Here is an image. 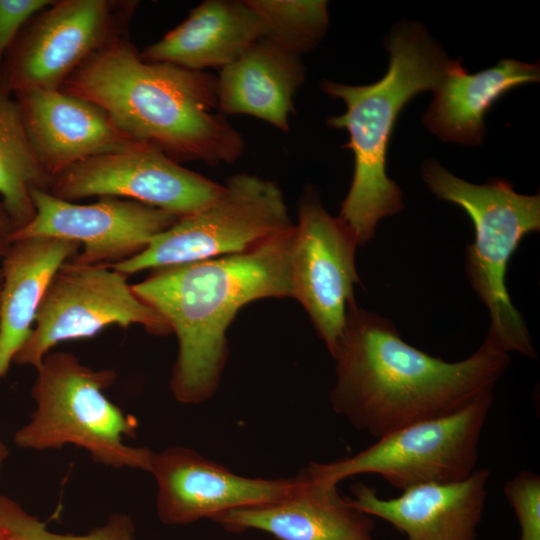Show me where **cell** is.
Listing matches in <instances>:
<instances>
[{
  "instance_id": "obj_19",
  "label": "cell",
  "mask_w": 540,
  "mask_h": 540,
  "mask_svg": "<svg viewBox=\"0 0 540 540\" xmlns=\"http://www.w3.org/2000/svg\"><path fill=\"white\" fill-rule=\"evenodd\" d=\"M304 78L299 55L261 38L220 70L218 112L250 115L288 132L294 95Z\"/></svg>"
},
{
  "instance_id": "obj_16",
  "label": "cell",
  "mask_w": 540,
  "mask_h": 540,
  "mask_svg": "<svg viewBox=\"0 0 540 540\" xmlns=\"http://www.w3.org/2000/svg\"><path fill=\"white\" fill-rule=\"evenodd\" d=\"M489 478L487 469H476L461 481L415 486L392 499L380 498L375 488L359 482L349 500L361 512L393 525L406 540H476Z\"/></svg>"
},
{
  "instance_id": "obj_9",
  "label": "cell",
  "mask_w": 540,
  "mask_h": 540,
  "mask_svg": "<svg viewBox=\"0 0 540 540\" xmlns=\"http://www.w3.org/2000/svg\"><path fill=\"white\" fill-rule=\"evenodd\" d=\"M136 1L57 0L22 29L0 63V81L12 93L60 89L98 50L125 37Z\"/></svg>"
},
{
  "instance_id": "obj_26",
  "label": "cell",
  "mask_w": 540,
  "mask_h": 540,
  "mask_svg": "<svg viewBox=\"0 0 540 540\" xmlns=\"http://www.w3.org/2000/svg\"><path fill=\"white\" fill-rule=\"evenodd\" d=\"M54 0H0V63L25 25Z\"/></svg>"
},
{
  "instance_id": "obj_8",
  "label": "cell",
  "mask_w": 540,
  "mask_h": 540,
  "mask_svg": "<svg viewBox=\"0 0 540 540\" xmlns=\"http://www.w3.org/2000/svg\"><path fill=\"white\" fill-rule=\"evenodd\" d=\"M278 185L248 173L231 176L222 193L179 217L136 256L110 266L129 276L144 270L246 251L294 228Z\"/></svg>"
},
{
  "instance_id": "obj_22",
  "label": "cell",
  "mask_w": 540,
  "mask_h": 540,
  "mask_svg": "<svg viewBox=\"0 0 540 540\" xmlns=\"http://www.w3.org/2000/svg\"><path fill=\"white\" fill-rule=\"evenodd\" d=\"M52 180L34 151L16 98L0 81V198L16 230L35 216L31 191H49Z\"/></svg>"
},
{
  "instance_id": "obj_29",
  "label": "cell",
  "mask_w": 540,
  "mask_h": 540,
  "mask_svg": "<svg viewBox=\"0 0 540 540\" xmlns=\"http://www.w3.org/2000/svg\"><path fill=\"white\" fill-rule=\"evenodd\" d=\"M2 282H3V275H2V269H1V266H0V304H1Z\"/></svg>"
},
{
  "instance_id": "obj_3",
  "label": "cell",
  "mask_w": 540,
  "mask_h": 540,
  "mask_svg": "<svg viewBox=\"0 0 540 540\" xmlns=\"http://www.w3.org/2000/svg\"><path fill=\"white\" fill-rule=\"evenodd\" d=\"M60 90L96 104L133 140L179 163H232L245 149L242 135L214 112L216 76L145 61L126 37L92 54Z\"/></svg>"
},
{
  "instance_id": "obj_31",
  "label": "cell",
  "mask_w": 540,
  "mask_h": 540,
  "mask_svg": "<svg viewBox=\"0 0 540 540\" xmlns=\"http://www.w3.org/2000/svg\"><path fill=\"white\" fill-rule=\"evenodd\" d=\"M5 540V539H4Z\"/></svg>"
},
{
  "instance_id": "obj_10",
  "label": "cell",
  "mask_w": 540,
  "mask_h": 540,
  "mask_svg": "<svg viewBox=\"0 0 540 540\" xmlns=\"http://www.w3.org/2000/svg\"><path fill=\"white\" fill-rule=\"evenodd\" d=\"M127 279L109 266L65 262L52 277L31 334L13 362L37 368L58 344L93 337L112 325H140L160 336L171 333L165 319L134 293Z\"/></svg>"
},
{
  "instance_id": "obj_12",
  "label": "cell",
  "mask_w": 540,
  "mask_h": 540,
  "mask_svg": "<svg viewBox=\"0 0 540 540\" xmlns=\"http://www.w3.org/2000/svg\"><path fill=\"white\" fill-rule=\"evenodd\" d=\"M357 246L348 226L324 209L317 190L306 188L290 252L292 298L306 310L331 355L343 333L347 310L355 304Z\"/></svg>"
},
{
  "instance_id": "obj_25",
  "label": "cell",
  "mask_w": 540,
  "mask_h": 540,
  "mask_svg": "<svg viewBox=\"0 0 540 540\" xmlns=\"http://www.w3.org/2000/svg\"><path fill=\"white\" fill-rule=\"evenodd\" d=\"M504 495L513 508L520 528L518 540H540V477L521 471L504 485Z\"/></svg>"
},
{
  "instance_id": "obj_17",
  "label": "cell",
  "mask_w": 540,
  "mask_h": 540,
  "mask_svg": "<svg viewBox=\"0 0 540 540\" xmlns=\"http://www.w3.org/2000/svg\"><path fill=\"white\" fill-rule=\"evenodd\" d=\"M297 478L296 488L286 497L234 509L213 520L229 532L256 529L278 540H372V517L342 497L337 484L313 476L307 468Z\"/></svg>"
},
{
  "instance_id": "obj_6",
  "label": "cell",
  "mask_w": 540,
  "mask_h": 540,
  "mask_svg": "<svg viewBox=\"0 0 540 540\" xmlns=\"http://www.w3.org/2000/svg\"><path fill=\"white\" fill-rule=\"evenodd\" d=\"M36 371L31 388L36 408L14 434L17 447L47 450L71 444L96 463L149 472L153 452L125 443L136 435L135 419L104 393L117 377L115 370H95L70 352L56 351Z\"/></svg>"
},
{
  "instance_id": "obj_24",
  "label": "cell",
  "mask_w": 540,
  "mask_h": 540,
  "mask_svg": "<svg viewBox=\"0 0 540 540\" xmlns=\"http://www.w3.org/2000/svg\"><path fill=\"white\" fill-rule=\"evenodd\" d=\"M0 531L5 540H135L132 519L113 514L105 524L82 535L50 531L46 524L27 513L16 501L0 496Z\"/></svg>"
},
{
  "instance_id": "obj_4",
  "label": "cell",
  "mask_w": 540,
  "mask_h": 540,
  "mask_svg": "<svg viewBox=\"0 0 540 540\" xmlns=\"http://www.w3.org/2000/svg\"><path fill=\"white\" fill-rule=\"evenodd\" d=\"M386 47L390 63L379 81L362 86L330 80L321 83L326 94L346 105V112L330 117L327 124L349 133L345 147L353 152L354 174L338 217L354 234L358 246L374 237L382 218L403 209L402 192L386 174L388 142L404 105L418 93L434 91L450 61L414 22L399 23Z\"/></svg>"
},
{
  "instance_id": "obj_30",
  "label": "cell",
  "mask_w": 540,
  "mask_h": 540,
  "mask_svg": "<svg viewBox=\"0 0 540 540\" xmlns=\"http://www.w3.org/2000/svg\"><path fill=\"white\" fill-rule=\"evenodd\" d=\"M0 540H4V537H3L2 533H1V531H0Z\"/></svg>"
},
{
  "instance_id": "obj_1",
  "label": "cell",
  "mask_w": 540,
  "mask_h": 540,
  "mask_svg": "<svg viewBox=\"0 0 540 540\" xmlns=\"http://www.w3.org/2000/svg\"><path fill=\"white\" fill-rule=\"evenodd\" d=\"M332 356L333 410L376 439L493 391L510 361L485 342L468 358L444 361L411 346L390 320L356 304L347 310Z\"/></svg>"
},
{
  "instance_id": "obj_5",
  "label": "cell",
  "mask_w": 540,
  "mask_h": 540,
  "mask_svg": "<svg viewBox=\"0 0 540 540\" xmlns=\"http://www.w3.org/2000/svg\"><path fill=\"white\" fill-rule=\"evenodd\" d=\"M422 176L437 198L460 206L474 224L475 240L466 248V273L489 311L484 342L503 353L535 358L529 331L512 304L505 279L508 263L524 236L539 231V195L519 194L503 180L469 183L435 160L424 163Z\"/></svg>"
},
{
  "instance_id": "obj_20",
  "label": "cell",
  "mask_w": 540,
  "mask_h": 540,
  "mask_svg": "<svg viewBox=\"0 0 540 540\" xmlns=\"http://www.w3.org/2000/svg\"><path fill=\"white\" fill-rule=\"evenodd\" d=\"M77 242L53 237L15 239L0 260V380L26 342L57 270L80 250Z\"/></svg>"
},
{
  "instance_id": "obj_18",
  "label": "cell",
  "mask_w": 540,
  "mask_h": 540,
  "mask_svg": "<svg viewBox=\"0 0 540 540\" xmlns=\"http://www.w3.org/2000/svg\"><path fill=\"white\" fill-rule=\"evenodd\" d=\"M264 36L262 21L245 0H207L140 55L189 70L222 69Z\"/></svg>"
},
{
  "instance_id": "obj_27",
  "label": "cell",
  "mask_w": 540,
  "mask_h": 540,
  "mask_svg": "<svg viewBox=\"0 0 540 540\" xmlns=\"http://www.w3.org/2000/svg\"><path fill=\"white\" fill-rule=\"evenodd\" d=\"M15 231L13 221L0 198V260L13 242Z\"/></svg>"
},
{
  "instance_id": "obj_2",
  "label": "cell",
  "mask_w": 540,
  "mask_h": 540,
  "mask_svg": "<svg viewBox=\"0 0 540 540\" xmlns=\"http://www.w3.org/2000/svg\"><path fill=\"white\" fill-rule=\"evenodd\" d=\"M294 228L240 253L151 270L131 285L176 335L170 390L178 402L214 395L228 356L227 329L244 305L292 297Z\"/></svg>"
},
{
  "instance_id": "obj_13",
  "label": "cell",
  "mask_w": 540,
  "mask_h": 540,
  "mask_svg": "<svg viewBox=\"0 0 540 540\" xmlns=\"http://www.w3.org/2000/svg\"><path fill=\"white\" fill-rule=\"evenodd\" d=\"M32 221L15 231L13 240L53 237L77 242L83 248L69 261L76 265L113 266L142 252L178 216L164 210L116 197L77 204L33 189Z\"/></svg>"
},
{
  "instance_id": "obj_23",
  "label": "cell",
  "mask_w": 540,
  "mask_h": 540,
  "mask_svg": "<svg viewBox=\"0 0 540 540\" xmlns=\"http://www.w3.org/2000/svg\"><path fill=\"white\" fill-rule=\"evenodd\" d=\"M263 23L265 36L301 55L312 50L326 33L328 3L324 0H245Z\"/></svg>"
},
{
  "instance_id": "obj_7",
  "label": "cell",
  "mask_w": 540,
  "mask_h": 540,
  "mask_svg": "<svg viewBox=\"0 0 540 540\" xmlns=\"http://www.w3.org/2000/svg\"><path fill=\"white\" fill-rule=\"evenodd\" d=\"M493 401L484 392L441 416L419 421L388 435L359 453L307 467L315 477L338 484L360 474H377L401 491L461 481L476 470L480 436Z\"/></svg>"
},
{
  "instance_id": "obj_15",
  "label": "cell",
  "mask_w": 540,
  "mask_h": 540,
  "mask_svg": "<svg viewBox=\"0 0 540 540\" xmlns=\"http://www.w3.org/2000/svg\"><path fill=\"white\" fill-rule=\"evenodd\" d=\"M13 95L34 151L52 179L82 160L138 142L99 106L60 89L33 88Z\"/></svg>"
},
{
  "instance_id": "obj_21",
  "label": "cell",
  "mask_w": 540,
  "mask_h": 540,
  "mask_svg": "<svg viewBox=\"0 0 540 540\" xmlns=\"http://www.w3.org/2000/svg\"><path fill=\"white\" fill-rule=\"evenodd\" d=\"M539 76L538 63L502 59L494 67L469 74L459 60H450L423 121L444 141L480 144L484 115L491 105L514 87L538 82Z\"/></svg>"
},
{
  "instance_id": "obj_28",
  "label": "cell",
  "mask_w": 540,
  "mask_h": 540,
  "mask_svg": "<svg viewBox=\"0 0 540 540\" xmlns=\"http://www.w3.org/2000/svg\"><path fill=\"white\" fill-rule=\"evenodd\" d=\"M8 456V450L5 444L0 440V472L3 467V464Z\"/></svg>"
},
{
  "instance_id": "obj_11",
  "label": "cell",
  "mask_w": 540,
  "mask_h": 540,
  "mask_svg": "<svg viewBox=\"0 0 540 540\" xmlns=\"http://www.w3.org/2000/svg\"><path fill=\"white\" fill-rule=\"evenodd\" d=\"M223 189L157 147L136 142L74 164L53 178L49 192L70 202L92 196L133 200L182 217L212 203Z\"/></svg>"
},
{
  "instance_id": "obj_14",
  "label": "cell",
  "mask_w": 540,
  "mask_h": 540,
  "mask_svg": "<svg viewBox=\"0 0 540 540\" xmlns=\"http://www.w3.org/2000/svg\"><path fill=\"white\" fill-rule=\"evenodd\" d=\"M161 522L184 525L215 519L228 511L268 504L289 495L298 478L263 479L237 475L197 451L169 447L151 458Z\"/></svg>"
}]
</instances>
